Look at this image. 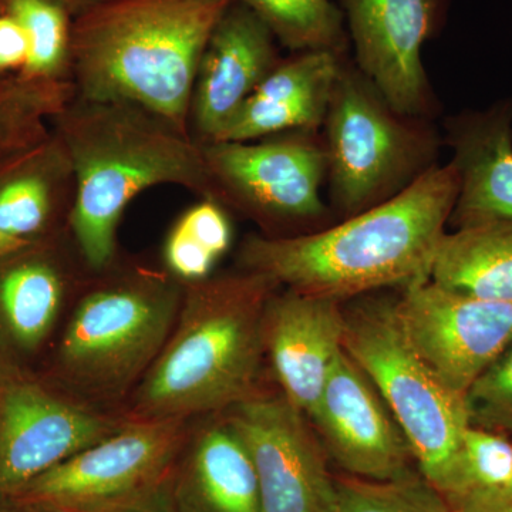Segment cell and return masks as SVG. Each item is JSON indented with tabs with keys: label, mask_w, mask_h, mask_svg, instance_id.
<instances>
[{
	"label": "cell",
	"mask_w": 512,
	"mask_h": 512,
	"mask_svg": "<svg viewBox=\"0 0 512 512\" xmlns=\"http://www.w3.org/2000/svg\"><path fill=\"white\" fill-rule=\"evenodd\" d=\"M466 498H484V500L501 501V503H512V477L511 480L508 481V483L505 484L503 488H501V490L495 491V493L471 495V497ZM460 500H463V498H460Z\"/></svg>",
	"instance_id": "34"
},
{
	"label": "cell",
	"mask_w": 512,
	"mask_h": 512,
	"mask_svg": "<svg viewBox=\"0 0 512 512\" xmlns=\"http://www.w3.org/2000/svg\"><path fill=\"white\" fill-rule=\"evenodd\" d=\"M0 13L25 30L29 62L23 79L72 82L74 18L59 0H0Z\"/></svg>",
	"instance_id": "25"
},
{
	"label": "cell",
	"mask_w": 512,
	"mask_h": 512,
	"mask_svg": "<svg viewBox=\"0 0 512 512\" xmlns=\"http://www.w3.org/2000/svg\"><path fill=\"white\" fill-rule=\"evenodd\" d=\"M512 113L494 110L454 124L451 144L458 195L457 228L512 221Z\"/></svg>",
	"instance_id": "20"
},
{
	"label": "cell",
	"mask_w": 512,
	"mask_h": 512,
	"mask_svg": "<svg viewBox=\"0 0 512 512\" xmlns=\"http://www.w3.org/2000/svg\"><path fill=\"white\" fill-rule=\"evenodd\" d=\"M468 426L512 436V345L464 393Z\"/></svg>",
	"instance_id": "29"
},
{
	"label": "cell",
	"mask_w": 512,
	"mask_h": 512,
	"mask_svg": "<svg viewBox=\"0 0 512 512\" xmlns=\"http://www.w3.org/2000/svg\"><path fill=\"white\" fill-rule=\"evenodd\" d=\"M220 414L252 458L261 512H335L318 434L284 394L262 390Z\"/></svg>",
	"instance_id": "12"
},
{
	"label": "cell",
	"mask_w": 512,
	"mask_h": 512,
	"mask_svg": "<svg viewBox=\"0 0 512 512\" xmlns=\"http://www.w3.org/2000/svg\"><path fill=\"white\" fill-rule=\"evenodd\" d=\"M343 349L369 377L402 429L424 480L446 497L468 427L464 396L454 393L417 355L394 302L366 301L345 311Z\"/></svg>",
	"instance_id": "6"
},
{
	"label": "cell",
	"mask_w": 512,
	"mask_h": 512,
	"mask_svg": "<svg viewBox=\"0 0 512 512\" xmlns=\"http://www.w3.org/2000/svg\"><path fill=\"white\" fill-rule=\"evenodd\" d=\"M342 302L276 291L264 315L265 357L279 392L296 410L311 416L336 360L343 352Z\"/></svg>",
	"instance_id": "16"
},
{
	"label": "cell",
	"mask_w": 512,
	"mask_h": 512,
	"mask_svg": "<svg viewBox=\"0 0 512 512\" xmlns=\"http://www.w3.org/2000/svg\"><path fill=\"white\" fill-rule=\"evenodd\" d=\"M232 225L220 202L200 198L177 218L163 247V266L184 285L210 278L231 248Z\"/></svg>",
	"instance_id": "23"
},
{
	"label": "cell",
	"mask_w": 512,
	"mask_h": 512,
	"mask_svg": "<svg viewBox=\"0 0 512 512\" xmlns=\"http://www.w3.org/2000/svg\"><path fill=\"white\" fill-rule=\"evenodd\" d=\"M59 2L72 13L73 18H77L87 10L96 8V6L109 2V0H59Z\"/></svg>",
	"instance_id": "33"
},
{
	"label": "cell",
	"mask_w": 512,
	"mask_h": 512,
	"mask_svg": "<svg viewBox=\"0 0 512 512\" xmlns=\"http://www.w3.org/2000/svg\"><path fill=\"white\" fill-rule=\"evenodd\" d=\"M234 0H109L74 18L77 97L143 107L190 134L192 89L212 30Z\"/></svg>",
	"instance_id": "4"
},
{
	"label": "cell",
	"mask_w": 512,
	"mask_h": 512,
	"mask_svg": "<svg viewBox=\"0 0 512 512\" xmlns=\"http://www.w3.org/2000/svg\"><path fill=\"white\" fill-rule=\"evenodd\" d=\"M76 96L72 82L15 76L0 82V163L49 136L57 114Z\"/></svg>",
	"instance_id": "24"
},
{
	"label": "cell",
	"mask_w": 512,
	"mask_h": 512,
	"mask_svg": "<svg viewBox=\"0 0 512 512\" xmlns=\"http://www.w3.org/2000/svg\"><path fill=\"white\" fill-rule=\"evenodd\" d=\"M363 76L390 109L421 116L429 87L421 50L436 29L443 0H342Z\"/></svg>",
	"instance_id": "13"
},
{
	"label": "cell",
	"mask_w": 512,
	"mask_h": 512,
	"mask_svg": "<svg viewBox=\"0 0 512 512\" xmlns=\"http://www.w3.org/2000/svg\"><path fill=\"white\" fill-rule=\"evenodd\" d=\"M308 419L326 450L350 473L383 483L407 477V461L413 457L409 443L345 349Z\"/></svg>",
	"instance_id": "14"
},
{
	"label": "cell",
	"mask_w": 512,
	"mask_h": 512,
	"mask_svg": "<svg viewBox=\"0 0 512 512\" xmlns=\"http://www.w3.org/2000/svg\"><path fill=\"white\" fill-rule=\"evenodd\" d=\"M458 195L453 163L430 167L402 191L345 221L291 237L249 235L238 268L289 291L342 302L430 279Z\"/></svg>",
	"instance_id": "1"
},
{
	"label": "cell",
	"mask_w": 512,
	"mask_h": 512,
	"mask_svg": "<svg viewBox=\"0 0 512 512\" xmlns=\"http://www.w3.org/2000/svg\"><path fill=\"white\" fill-rule=\"evenodd\" d=\"M274 33L276 42L293 53L335 50L346 45L342 10L332 0H237Z\"/></svg>",
	"instance_id": "26"
},
{
	"label": "cell",
	"mask_w": 512,
	"mask_h": 512,
	"mask_svg": "<svg viewBox=\"0 0 512 512\" xmlns=\"http://www.w3.org/2000/svg\"><path fill=\"white\" fill-rule=\"evenodd\" d=\"M409 120L363 74L343 67L323 123L326 175L343 214L386 201L429 170L433 137Z\"/></svg>",
	"instance_id": "7"
},
{
	"label": "cell",
	"mask_w": 512,
	"mask_h": 512,
	"mask_svg": "<svg viewBox=\"0 0 512 512\" xmlns=\"http://www.w3.org/2000/svg\"><path fill=\"white\" fill-rule=\"evenodd\" d=\"M430 281L461 295L512 302V221L480 222L446 232Z\"/></svg>",
	"instance_id": "22"
},
{
	"label": "cell",
	"mask_w": 512,
	"mask_h": 512,
	"mask_svg": "<svg viewBox=\"0 0 512 512\" xmlns=\"http://www.w3.org/2000/svg\"><path fill=\"white\" fill-rule=\"evenodd\" d=\"M192 430L183 476L174 480L184 512H261L258 477L241 437L221 414Z\"/></svg>",
	"instance_id": "21"
},
{
	"label": "cell",
	"mask_w": 512,
	"mask_h": 512,
	"mask_svg": "<svg viewBox=\"0 0 512 512\" xmlns=\"http://www.w3.org/2000/svg\"><path fill=\"white\" fill-rule=\"evenodd\" d=\"M76 180L55 130L0 163V258L63 234L72 217Z\"/></svg>",
	"instance_id": "18"
},
{
	"label": "cell",
	"mask_w": 512,
	"mask_h": 512,
	"mask_svg": "<svg viewBox=\"0 0 512 512\" xmlns=\"http://www.w3.org/2000/svg\"><path fill=\"white\" fill-rule=\"evenodd\" d=\"M29 53L25 30L15 19L0 13V82L22 73L28 66Z\"/></svg>",
	"instance_id": "30"
},
{
	"label": "cell",
	"mask_w": 512,
	"mask_h": 512,
	"mask_svg": "<svg viewBox=\"0 0 512 512\" xmlns=\"http://www.w3.org/2000/svg\"><path fill=\"white\" fill-rule=\"evenodd\" d=\"M212 200L258 222L268 237H291L326 214L320 188L328 171L315 133L201 144Z\"/></svg>",
	"instance_id": "8"
},
{
	"label": "cell",
	"mask_w": 512,
	"mask_h": 512,
	"mask_svg": "<svg viewBox=\"0 0 512 512\" xmlns=\"http://www.w3.org/2000/svg\"><path fill=\"white\" fill-rule=\"evenodd\" d=\"M126 423L120 412L83 402L59 387L5 377L0 380V495L15 497Z\"/></svg>",
	"instance_id": "10"
},
{
	"label": "cell",
	"mask_w": 512,
	"mask_h": 512,
	"mask_svg": "<svg viewBox=\"0 0 512 512\" xmlns=\"http://www.w3.org/2000/svg\"><path fill=\"white\" fill-rule=\"evenodd\" d=\"M52 124L72 161L69 231L90 272L119 256L121 218L141 192L177 185L212 200L201 144L143 107L74 96Z\"/></svg>",
	"instance_id": "3"
},
{
	"label": "cell",
	"mask_w": 512,
	"mask_h": 512,
	"mask_svg": "<svg viewBox=\"0 0 512 512\" xmlns=\"http://www.w3.org/2000/svg\"><path fill=\"white\" fill-rule=\"evenodd\" d=\"M278 289L241 268L185 285L170 338L120 413L128 421L194 420L262 392L264 315Z\"/></svg>",
	"instance_id": "2"
},
{
	"label": "cell",
	"mask_w": 512,
	"mask_h": 512,
	"mask_svg": "<svg viewBox=\"0 0 512 512\" xmlns=\"http://www.w3.org/2000/svg\"><path fill=\"white\" fill-rule=\"evenodd\" d=\"M279 62L274 33L254 10L234 0L202 53L188 117L191 137L198 144L220 141Z\"/></svg>",
	"instance_id": "15"
},
{
	"label": "cell",
	"mask_w": 512,
	"mask_h": 512,
	"mask_svg": "<svg viewBox=\"0 0 512 512\" xmlns=\"http://www.w3.org/2000/svg\"><path fill=\"white\" fill-rule=\"evenodd\" d=\"M0 512H53L45 510V508L35 507V505L19 504L15 508H8V510H2Z\"/></svg>",
	"instance_id": "35"
},
{
	"label": "cell",
	"mask_w": 512,
	"mask_h": 512,
	"mask_svg": "<svg viewBox=\"0 0 512 512\" xmlns=\"http://www.w3.org/2000/svg\"><path fill=\"white\" fill-rule=\"evenodd\" d=\"M450 504L454 512H512V503L484 498H463Z\"/></svg>",
	"instance_id": "32"
},
{
	"label": "cell",
	"mask_w": 512,
	"mask_h": 512,
	"mask_svg": "<svg viewBox=\"0 0 512 512\" xmlns=\"http://www.w3.org/2000/svg\"><path fill=\"white\" fill-rule=\"evenodd\" d=\"M92 274L69 229L35 247L0 258V338L18 352L39 349L64 306Z\"/></svg>",
	"instance_id": "17"
},
{
	"label": "cell",
	"mask_w": 512,
	"mask_h": 512,
	"mask_svg": "<svg viewBox=\"0 0 512 512\" xmlns=\"http://www.w3.org/2000/svg\"><path fill=\"white\" fill-rule=\"evenodd\" d=\"M192 430V420H127L106 439L37 477L13 500L53 512L126 500L173 474Z\"/></svg>",
	"instance_id": "9"
},
{
	"label": "cell",
	"mask_w": 512,
	"mask_h": 512,
	"mask_svg": "<svg viewBox=\"0 0 512 512\" xmlns=\"http://www.w3.org/2000/svg\"><path fill=\"white\" fill-rule=\"evenodd\" d=\"M394 313L417 355L461 396L512 345V302L461 295L430 279L406 286Z\"/></svg>",
	"instance_id": "11"
},
{
	"label": "cell",
	"mask_w": 512,
	"mask_h": 512,
	"mask_svg": "<svg viewBox=\"0 0 512 512\" xmlns=\"http://www.w3.org/2000/svg\"><path fill=\"white\" fill-rule=\"evenodd\" d=\"M335 50H306L281 59L244 104L220 141L316 133L345 64Z\"/></svg>",
	"instance_id": "19"
},
{
	"label": "cell",
	"mask_w": 512,
	"mask_h": 512,
	"mask_svg": "<svg viewBox=\"0 0 512 512\" xmlns=\"http://www.w3.org/2000/svg\"><path fill=\"white\" fill-rule=\"evenodd\" d=\"M335 512H454L429 483L409 476L396 481L336 483Z\"/></svg>",
	"instance_id": "28"
},
{
	"label": "cell",
	"mask_w": 512,
	"mask_h": 512,
	"mask_svg": "<svg viewBox=\"0 0 512 512\" xmlns=\"http://www.w3.org/2000/svg\"><path fill=\"white\" fill-rule=\"evenodd\" d=\"M512 477V440L504 434L468 426L461 437L456 471L446 498L495 493Z\"/></svg>",
	"instance_id": "27"
},
{
	"label": "cell",
	"mask_w": 512,
	"mask_h": 512,
	"mask_svg": "<svg viewBox=\"0 0 512 512\" xmlns=\"http://www.w3.org/2000/svg\"><path fill=\"white\" fill-rule=\"evenodd\" d=\"M76 512H178L175 504L174 474L126 500Z\"/></svg>",
	"instance_id": "31"
},
{
	"label": "cell",
	"mask_w": 512,
	"mask_h": 512,
	"mask_svg": "<svg viewBox=\"0 0 512 512\" xmlns=\"http://www.w3.org/2000/svg\"><path fill=\"white\" fill-rule=\"evenodd\" d=\"M184 284L117 256L92 272L74 298L55 353L57 386L83 402L120 412L170 338Z\"/></svg>",
	"instance_id": "5"
}]
</instances>
